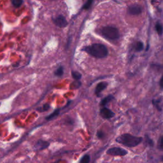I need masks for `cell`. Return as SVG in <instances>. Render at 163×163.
Instances as JSON below:
<instances>
[{
	"label": "cell",
	"mask_w": 163,
	"mask_h": 163,
	"mask_svg": "<svg viewBox=\"0 0 163 163\" xmlns=\"http://www.w3.org/2000/svg\"><path fill=\"white\" fill-rule=\"evenodd\" d=\"M84 51L96 58H103L107 57L108 52L105 45L100 44H94L84 48Z\"/></svg>",
	"instance_id": "obj_1"
},
{
	"label": "cell",
	"mask_w": 163,
	"mask_h": 163,
	"mask_svg": "<svg viewBox=\"0 0 163 163\" xmlns=\"http://www.w3.org/2000/svg\"><path fill=\"white\" fill-rule=\"evenodd\" d=\"M143 141L142 137L135 136L130 134H123L119 136L116 142L127 147H134L139 145Z\"/></svg>",
	"instance_id": "obj_2"
},
{
	"label": "cell",
	"mask_w": 163,
	"mask_h": 163,
	"mask_svg": "<svg viewBox=\"0 0 163 163\" xmlns=\"http://www.w3.org/2000/svg\"><path fill=\"white\" fill-rule=\"evenodd\" d=\"M101 32L102 35L108 40H116L120 36L119 30L115 27H104L102 28Z\"/></svg>",
	"instance_id": "obj_3"
},
{
	"label": "cell",
	"mask_w": 163,
	"mask_h": 163,
	"mask_svg": "<svg viewBox=\"0 0 163 163\" xmlns=\"http://www.w3.org/2000/svg\"><path fill=\"white\" fill-rule=\"evenodd\" d=\"M127 151L120 147H113L109 149L107 154L113 156H124L127 154Z\"/></svg>",
	"instance_id": "obj_4"
},
{
	"label": "cell",
	"mask_w": 163,
	"mask_h": 163,
	"mask_svg": "<svg viewBox=\"0 0 163 163\" xmlns=\"http://www.w3.org/2000/svg\"><path fill=\"white\" fill-rule=\"evenodd\" d=\"M53 22L59 28L66 27L68 24L66 18L63 15H59L58 17L53 19Z\"/></svg>",
	"instance_id": "obj_5"
},
{
	"label": "cell",
	"mask_w": 163,
	"mask_h": 163,
	"mask_svg": "<svg viewBox=\"0 0 163 163\" xmlns=\"http://www.w3.org/2000/svg\"><path fill=\"white\" fill-rule=\"evenodd\" d=\"M100 116L105 119H108L112 118L114 116H115V113H114L112 110L110 109L103 107V108L101 109L100 110Z\"/></svg>",
	"instance_id": "obj_6"
},
{
	"label": "cell",
	"mask_w": 163,
	"mask_h": 163,
	"mask_svg": "<svg viewBox=\"0 0 163 163\" xmlns=\"http://www.w3.org/2000/svg\"><path fill=\"white\" fill-rule=\"evenodd\" d=\"M127 12L131 15H139L142 13V7L138 5H132L128 7Z\"/></svg>",
	"instance_id": "obj_7"
},
{
	"label": "cell",
	"mask_w": 163,
	"mask_h": 163,
	"mask_svg": "<svg viewBox=\"0 0 163 163\" xmlns=\"http://www.w3.org/2000/svg\"><path fill=\"white\" fill-rule=\"evenodd\" d=\"M49 145H50V143L48 142L40 140H38L36 143L35 145V148L37 150H42L44 149L48 148V146H49Z\"/></svg>",
	"instance_id": "obj_8"
},
{
	"label": "cell",
	"mask_w": 163,
	"mask_h": 163,
	"mask_svg": "<svg viewBox=\"0 0 163 163\" xmlns=\"http://www.w3.org/2000/svg\"><path fill=\"white\" fill-rule=\"evenodd\" d=\"M108 85V84L107 82H102L99 83L97 85L96 89H95V93L97 96H99V94L107 88Z\"/></svg>",
	"instance_id": "obj_9"
},
{
	"label": "cell",
	"mask_w": 163,
	"mask_h": 163,
	"mask_svg": "<svg viewBox=\"0 0 163 163\" xmlns=\"http://www.w3.org/2000/svg\"><path fill=\"white\" fill-rule=\"evenodd\" d=\"M114 99V97L112 95H109L107 97H106L105 98H104L101 102V106L102 107H104V106L108 104L109 102H110L111 101H112Z\"/></svg>",
	"instance_id": "obj_10"
},
{
	"label": "cell",
	"mask_w": 163,
	"mask_h": 163,
	"mask_svg": "<svg viewBox=\"0 0 163 163\" xmlns=\"http://www.w3.org/2000/svg\"><path fill=\"white\" fill-rule=\"evenodd\" d=\"M156 29L157 31V32L158 33V35L159 36H161L162 35V32H163V27L162 26V24H161L160 23H157L156 24Z\"/></svg>",
	"instance_id": "obj_11"
},
{
	"label": "cell",
	"mask_w": 163,
	"mask_h": 163,
	"mask_svg": "<svg viewBox=\"0 0 163 163\" xmlns=\"http://www.w3.org/2000/svg\"><path fill=\"white\" fill-rule=\"evenodd\" d=\"M143 49V44L142 42H138L135 45V50L138 52L142 51Z\"/></svg>",
	"instance_id": "obj_12"
},
{
	"label": "cell",
	"mask_w": 163,
	"mask_h": 163,
	"mask_svg": "<svg viewBox=\"0 0 163 163\" xmlns=\"http://www.w3.org/2000/svg\"><path fill=\"white\" fill-rule=\"evenodd\" d=\"M59 110H56L52 114H51L50 116H48V117H47L46 119H47V120H51L53 118L58 116L59 115Z\"/></svg>",
	"instance_id": "obj_13"
},
{
	"label": "cell",
	"mask_w": 163,
	"mask_h": 163,
	"mask_svg": "<svg viewBox=\"0 0 163 163\" xmlns=\"http://www.w3.org/2000/svg\"><path fill=\"white\" fill-rule=\"evenodd\" d=\"M71 75H72V77L73 78L75 79L76 80H78L81 78L82 77V75L80 74V73L79 72H77V71H72L71 72Z\"/></svg>",
	"instance_id": "obj_14"
},
{
	"label": "cell",
	"mask_w": 163,
	"mask_h": 163,
	"mask_svg": "<svg viewBox=\"0 0 163 163\" xmlns=\"http://www.w3.org/2000/svg\"><path fill=\"white\" fill-rule=\"evenodd\" d=\"M64 73V70L62 66H60L55 71V75L58 77H61Z\"/></svg>",
	"instance_id": "obj_15"
},
{
	"label": "cell",
	"mask_w": 163,
	"mask_h": 163,
	"mask_svg": "<svg viewBox=\"0 0 163 163\" xmlns=\"http://www.w3.org/2000/svg\"><path fill=\"white\" fill-rule=\"evenodd\" d=\"M12 3L15 7L18 8L22 5L23 1H22V0H13V1H12Z\"/></svg>",
	"instance_id": "obj_16"
},
{
	"label": "cell",
	"mask_w": 163,
	"mask_h": 163,
	"mask_svg": "<svg viewBox=\"0 0 163 163\" xmlns=\"http://www.w3.org/2000/svg\"><path fill=\"white\" fill-rule=\"evenodd\" d=\"M90 162V156L89 155H85L80 160V163H89Z\"/></svg>",
	"instance_id": "obj_17"
},
{
	"label": "cell",
	"mask_w": 163,
	"mask_h": 163,
	"mask_svg": "<svg viewBox=\"0 0 163 163\" xmlns=\"http://www.w3.org/2000/svg\"><path fill=\"white\" fill-rule=\"evenodd\" d=\"M93 1H88L83 6V9H85V10H87L89 9V8H90V6H91V4L93 3Z\"/></svg>",
	"instance_id": "obj_18"
},
{
	"label": "cell",
	"mask_w": 163,
	"mask_h": 163,
	"mask_svg": "<svg viewBox=\"0 0 163 163\" xmlns=\"http://www.w3.org/2000/svg\"><path fill=\"white\" fill-rule=\"evenodd\" d=\"M158 146L159 148L161 150H163V136H162L160 139L159 140V143H158Z\"/></svg>",
	"instance_id": "obj_19"
},
{
	"label": "cell",
	"mask_w": 163,
	"mask_h": 163,
	"mask_svg": "<svg viewBox=\"0 0 163 163\" xmlns=\"http://www.w3.org/2000/svg\"><path fill=\"white\" fill-rule=\"evenodd\" d=\"M50 108V105L49 104H45L44 106V107H42V108H41L40 110H40V112H43V111H47L48 109H49Z\"/></svg>",
	"instance_id": "obj_20"
},
{
	"label": "cell",
	"mask_w": 163,
	"mask_h": 163,
	"mask_svg": "<svg viewBox=\"0 0 163 163\" xmlns=\"http://www.w3.org/2000/svg\"><path fill=\"white\" fill-rule=\"evenodd\" d=\"M97 137L100 138V139H102V138H103L104 136V133L103 131H100L97 132Z\"/></svg>",
	"instance_id": "obj_21"
},
{
	"label": "cell",
	"mask_w": 163,
	"mask_h": 163,
	"mask_svg": "<svg viewBox=\"0 0 163 163\" xmlns=\"http://www.w3.org/2000/svg\"><path fill=\"white\" fill-rule=\"evenodd\" d=\"M159 84H160V87L163 89V75L162 76V77H161V78L160 80V83H159Z\"/></svg>",
	"instance_id": "obj_22"
},
{
	"label": "cell",
	"mask_w": 163,
	"mask_h": 163,
	"mask_svg": "<svg viewBox=\"0 0 163 163\" xmlns=\"http://www.w3.org/2000/svg\"><path fill=\"white\" fill-rule=\"evenodd\" d=\"M162 158H163V157H162Z\"/></svg>",
	"instance_id": "obj_23"
}]
</instances>
